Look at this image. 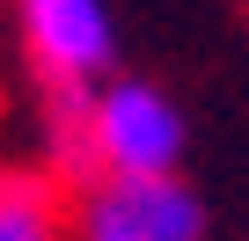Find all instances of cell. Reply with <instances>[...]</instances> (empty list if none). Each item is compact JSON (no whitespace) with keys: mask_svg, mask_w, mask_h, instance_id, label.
<instances>
[{"mask_svg":"<svg viewBox=\"0 0 249 241\" xmlns=\"http://www.w3.org/2000/svg\"><path fill=\"white\" fill-rule=\"evenodd\" d=\"M0 241H52V190L37 176H0Z\"/></svg>","mask_w":249,"mask_h":241,"instance_id":"277c9868","label":"cell"},{"mask_svg":"<svg viewBox=\"0 0 249 241\" xmlns=\"http://www.w3.org/2000/svg\"><path fill=\"white\" fill-rule=\"evenodd\" d=\"M22 44L52 88H88L117 59V30L103 0H22Z\"/></svg>","mask_w":249,"mask_h":241,"instance_id":"7a4b0ae2","label":"cell"},{"mask_svg":"<svg viewBox=\"0 0 249 241\" xmlns=\"http://www.w3.org/2000/svg\"><path fill=\"white\" fill-rule=\"evenodd\" d=\"M81 241H147V226H140V212H132V190H124L117 176H110V190L88 197V212H81Z\"/></svg>","mask_w":249,"mask_h":241,"instance_id":"5b68a950","label":"cell"},{"mask_svg":"<svg viewBox=\"0 0 249 241\" xmlns=\"http://www.w3.org/2000/svg\"><path fill=\"white\" fill-rule=\"evenodd\" d=\"M124 183V176H117ZM132 190V212H140V226H147V241H198L205 234V205H198V190H183L176 176H140V183H124Z\"/></svg>","mask_w":249,"mask_h":241,"instance_id":"3957f363","label":"cell"},{"mask_svg":"<svg viewBox=\"0 0 249 241\" xmlns=\"http://www.w3.org/2000/svg\"><path fill=\"white\" fill-rule=\"evenodd\" d=\"M88 139H95V168L140 183V176H176L183 154V117L161 88L147 80H110L88 102Z\"/></svg>","mask_w":249,"mask_h":241,"instance_id":"6da1fadb","label":"cell"}]
</instances>
